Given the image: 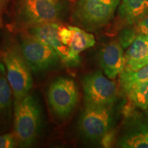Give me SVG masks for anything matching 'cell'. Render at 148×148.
Masks as SVG:
<instances>
[{
    "label": "cell",
    "instance_id": "6",
    "mask_svg": "<svg viewBox=\"0 0 148 148\" xmlns=\"http://www.w3.org/2000/svg\"><path fill=\"white\" fill-rule=\"evenodd\" d=\"M47 98L53 114L58 119H65L72 113L78 102L76 83L69 77H58L49 85Z\"/></svg>",
    "mask_w": 148,
    "mask_h": 148
},
{
    "label": "cell",
    "instance_id": "18",
    "mask_svg": "<svg viewBox=\"0 0 148 148\" xmlns=\"http://www.w3.org/2000/svg\"><path fill=\"white\" fill-rule=\"evenodd\" d=\"M18 145L14 134L7 133L0 135V148H12Z\"/></svg>",
    "mask_w": 148,
    "mask_h": 148
},
{
    "label": "cell",
    "instance_id": "4",
    "mask_svg": "<svg viewBox=\"0 0 148 148\" xmlns=\"http://www.w3.org/2000/svg\"><path fill=\"white\" fill-rule=\"evenodd\" d=\"M19 43L24 58L35 75L53 69L61 61L52 47L26 32L20 34Z\"/></svg>",
    "mask_w": 148,
    "mask_h": 148
},
{
    "label": "cell",
    "instance_id": "22",
    "mask_svg": "<svg viewBox=\"0 0 148 148\" xmlns=\"http://www.w3.org/2000/svg\"><path fill=\"white\" fill-rule=\"evenodd\" d=\"M101 139V143L103 147H110L112 145L114 140V133L112 131L109 130L104 136H103Z\"/></svg>",
    "mask_w": 148,
    "mask_h": 148
},
{
    "label": "cell",
    "instance_id": "14",
    "mask_svg": "<svg viewBox=\"0 0 148 148\" xmlns=\"http://www.w3.org/2000/svg\"><path fill=\"white\" fill-rule=\"evenodd\" d=\"M119 81L123 91L133 85L148 81V64L134 71L124 69L120 74Z\"/></svg>",
    "mask_w": 148,
    "mask_h": 148
},
{
    "label": "cell",
    "instance_id": "17",
    "mask_svg": "<svg viewBox=\"0 0 148 148\" xmlns=\"http://www.w3.org/2000/svg\"><path fill=\"white\" fill-rule=\"evenodd\" d=\"M118 146L124 148H148V142L139 131L124 135L120 138Z\"/></svg>",
    "mask_w": 148,
    "mask_h": 148
},
{
    "label": "cell",
    "instance_id": "9",
    "mask_svg": "<svg viewBox=\"0 0 148 148\" xmlns=\"http://www.w3.org/2000/svg\"><path fill=\"white\" fill-rule=\"evenodd\" d=\"M60 26L61 24L58 21L49 22L27 27L25 32L52 47L63 63L69 66H75L71 58L69 47L64 45L59 37Z\"/></svg>",
    "mask_w": 148,
    "mask_h": 148
},
{
    "label": "cell",
    "instance_id": "7",
    "mask_svg": "<svg viewBox=\"0 0 148 148\" xmlns=\"http://www.w3.org/2000/svg\"><path fill=\"white\" fill-rule=\"evenodd\" d=\"M82 85L85 106H112L116 101V83L104 76L101 71L86 75Z\"/></svg>",
    "mask_w": 148,
    "mask_h": 148
},
{
    "label": "cell",
    "instance_id": "8",
    "mask_svg": "<svg viewBox=\"0 0 148 148\" xmlns=\"http://www.w3.org/2000/svg\"><path fill=\"white\" fill-rule=\"evenodd\" d=\"M112 106H85L78 124L79 131L85 138L101 139L111 130L113 121Z\"/></svg>",
    "mask_w": 148,
    "mask_h": 148
},
{
    "label": "cell",
    "instance_id": "5",
    "mask_svg": "<svg viewBox=\"0 0 148 148\" xmlns=\"http://www.w3.org/2000/svg\"><path fill=\"white\" fill-rule=\"evenodd\" d=\"M63 11L60 0H21L18 18L25 27L58 21Z\"/></svg>",
    "mask_w": 148,
    "mask_h": 148
},
{
    "label": "cell",
    "instance_id": "23",
    "mask_svg": "<svg viewBox=\"0 0 148 148\" xmlns=\"http://www.w3.org/2000/svg\"><path fill=\"white\" fill-rule=\"evenodd\" d=\"M10 0H0V27L3 25V16Z\"/></svg>",
    "mask_w": 148,
    "mask_h": 148
},
{
    "label": "cell",
    "instance_id": "11",
    "mask_svg": "<svg viewBox=\"0 0 148 148\" xmlns=\"http://www.w3.org/2000/svg\"><path fill=\"white\" fill-rule=\"evenodd\" d=\"M125 70L134 71L148 64V37L138 34L125 53Z\"/></svg>",
    "mask_w": 148,
    "mask_h": 148
},
{
    "label": "cell",
    "instance_id": "20",
    "mask_svg": "<svg viewBox=\"0 0 148 148\" xmlns=\"http://www.w3.org/2000/svg\"><path fill=\"white\" fill-rule=\"evenodd\" d=\"M58 34L61 41L63 42L64 45L69 47V44L71 37V32L69 26L65 27L61 25L60 29H59Z\"/></svg>",
    "mask_w": 148,
    "mask_h": 148
},
{
    "label": "cell",
    "instance_id": "3",
    "mask_svg": "<svg viewBox=\"0 0 148 148\" xmlns=\"http://www.w3.org/2000/svg\"><path fill=\"white\" fill-rule=\"evenodd\" d=\"M120 0H79L73 12V20L88 31L101 28L112 19Z\"/></svg>",
    "mask_w": 148,
    "mask_h": 148
},
{
    "label": "cell",
    "instance_id": "21",
    "mask_svg": "<svg viewBox=\"0 0 148 148\" xmlns=\"http://www.w3.org/2000/svg\"><path fill=\"white\" fill-rule=\"evenodd\" d=\"M136 32L138 34H142L148 37V14L137 21Z\"/></svg>",
    "mask_w": 148,
    "mask_h": 148
},
{
    "label": "cell",
    "instance_id": "15",
    "mask_svg": "<svg viewBox=\"0 0 148 148\" xmlns=\"http://www.w3.org/2000/svg\"><path fill=\"white\" fill-rule=\"evenodd\" d=\"M123 92L134 106L142 109L148 108V81L133 85Z\"/></svg>",
    "mask_w": 148,
    "mask_h": 148
},
{
    "label": "cell",
    "instance_id": "2",
    "mask_svg": "<svg viewBox=\"0 0 148 148\" xmlns=\"http://www.w3.org/2000/svg\"><path fill=\"white\" fill-rule=\"evenodd\" d=\"M5 73L14 101L29 94L33 86L32 71L24 58L19 45L8 44L1 51Z\"/></svg>",
    "mask_w": 148,
    "mask_h": 148
},
{
    "label": "cell",
    "instance_id": "10",
    "mask_svg": "<svg viewBox=\"0 0 148 148\" xmlns=\"http://www.w3.org/2000/svg\"><path fill=\"white\" fill-rule=\"evenodd\" d=\"M101 68L106 77L114 79L125 69V58L119 42L112 41L103 47L99 54Z\"/></svg>",
    "mask_w": 148,
    "mask_h": 148
},
{
    "label": "cell",
    "instance_id": "19",
    "mask_svg": "<svg viewBox=\"0 0 148 148\" xmlns=\"http://www.w3.org/2000/svg\"><path fill=\"white\" fill-rule=\"evenodd\" d=\"M137 35L135 34V32L130 29H126L123 31L120 34L119 36V42L123 48L129 47L131 43L134 41Z\"/></svg>",
    "mask_w": 148,
    "mask_h": 148
},
{
    "label": "cell",
    "instance_id": "1",
    "mask_svg": "<svg viewBox=\"0 0 148 148\" xmlns=\"http://www.w3.org/2000/svg\"><path fill=\"white\" fill-rule=\"evenodd\" d=\"M14 134L18 145L32 146L39 134L42 122L40 106L34 95H28L14 103Z\"/></svg>",
    "mask_w": 148,
    "mask_h": 148
},
{
    "label": "cell",
    "instance_id": "13",
    "mask_svg": "<svg viewBox=\"0 0 148 148\" xmlns=\"http://www.w3.org/2000/svg\"><path fill=\"white\" fill-rule=\"evenodd\" d=\"M119 12L128 23L137 22L148 14V0H121Z\"/></svg>",
    "mask_w": 148,
    "mask_h": 148
},
{
    "label": "cell",
    "instance_id": "24",
    "mask_svg": "<svg viewBox=\"0 0 148 148\" xmlns=\"http://www.w3.org/2000/svg\"><path fill=\"white\" fill-rule=\"evenodd\" d=\"M137 130L145 136V139L148 142V121L140 123L137 127Z\"/></svg>",
    "mask_w": 148,
    "mask_h": 148
},
{
    "label": "cell",
    "instance_id": "12",
    "mask_svg": "<svg viewBox=\"0 0 148 148\" xmlns=\"http://www.w3.org/2000/svg\"><path fill=\"white\" fill-rule=\"evenodd\" d=\"M71 32V37L69 44L71 58L74 65L80 62L79 53L92 47L95 44V37L91 33L77 26H69Z\"/></svg>",
    "mask_w": 148,
    "mask_h": 148
},
{
    "label": "cell",
    "instance_id": "16",
    "mask_svg": "<svg viewBox=\"0 0 148 148\" xmlns=\"http://www.w3.org/2000/svg\"><path fill=\"white\" fill-rule=\"evenodd\" d=\"M5 73L4 66L0 64V114L10 107L12 99V91Z\"/></svg>",
    "mask_w": 148,
    "mask_h": 148
}]
</instances>
